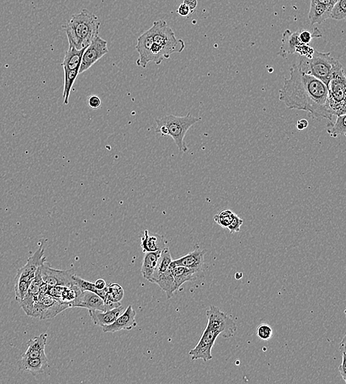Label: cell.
I'll return each mask as SVG.
<instances>
[{
    "mask_svg": "<svg viewBox=\"0 0 346 384\" xmlns=\"http://www.w3.org/2000/svg\"><path fill=\"white\" fill-rule=\"evenodd\" d=\"M279 99L288 109L305 111L317 121H333L334 116L327 105L328 87L321 80L303 72L297 65L290 68V78L284 79Z\"/></svg>",
    "mask_w": 346,
    "mask_h": 384,
    "instance_id": "1",
    "label": "cell"
},
{
    "mask_svg": "<svg viewBox=\"0 0 346 384\" xmlns=\"http://www.w3.org/2000/svg\"><path fill=\"white\" fill-rule=\"evenodd\" d=\"M100 26L97 16L84 8L74 14L62 28L65 30L69 45L81 50L87 48L99 36Z\"/></svg>",
    "mask_w": 346,
    "mask_h": 384,
    "instance_id": "2",
    "label": "cell"
},
{
    "mask_svg": "<svg viewBox=\"0 0 346 384\" xmlns=\"http://www.w3.org/2000/svg\"><path fill=\"white\" fill-rule=\"evenodd\" d=\"M340 65L341 63L333 58L330 52L315 51L310 58H302L297 65L303 72L313 76L328 87L334 71Z\"/></svg>",
    "mask_w": 346,
    "mask_h": 384,
    "instance_id": "3",
    "label": "cell"
},
{
    "mask_svg": "<svg viewBox=\"0 0 346 384\" xmlns=\"http://www.w3.org/2000/svg\"><path fill=\"white\" fill-rule=\"evenodd\" d=\"M200 119L201 118L192 116L188 112L185 116L166 115L163 118H157L155 121L157 124L164 125L167 128L168 136L172 137L180 153H185L188 150L184 141L185 135L188 129Z\"/></svg>",
    "mask_w": 346,
    "mask_h": 384,
    "instance_id": "4",
    "label": "cell"
},
{
    "mask_svg": "<svg viewBox=\"0 0 346 384\" xmlns=\"http://www.w3.org/2000/svg\"><path fill=\"white\" fill-rule=\"evenodd\" d=\"M327 105L333 116L346 113V78L343 66L340 65L334 71L328 84Z\"/></svg>",
    "mask_w": 346,
    "mask_h": 384,
    "instance_id": "5",
    "label": "cell"
},
{
    "mask_svg": "<svg viewBox=\"0 0 346 384\" xmlns=\"http://www.w3.org/2000/svg\"><path fill=\"white\" fill-rule=\"evenodd\" d=\"M148 30L154 42L161 45L169 56L175 52L180 53L185 49V42L176 37L174 32L164 20L154 22Z\"/></svg>",
    "mask_w": 346,
    "mask_h": 384,
    "instance_id": "6",
    "label": "cell"
},
{
    "mask_svg": "<svg viewBox=\"0 0 346 384\" xmlns=\"http://www.w3.org/2000/svg\"><path fill=\"white\" fill-rule=\"evenodd\" d=\"M208 328L215 331L219 335L225 338L234 336L237 326L234 321L227 314L220 310L216 306H211L206 312Z\"/></svg>",
    "mask_w": 346,
    "mask_h": 384,
    "instance_id": "7",
    "label": "cell"
},
{
    "mask_svg": "<svg viewBox=\"0 0 346 384\" xmlns=\"http://www.w3.org/2000/svg\"><path fill=\"white\" fill-rule=\"evenodd\" d=\"M68 308H71L70 304L61 302L46 293L36 302L29 316L40 320L50 319Z\"/></svg>",
    "mask_w": 346,
    "mask_h": 384,
    "instance_id": "8",
    "label": "cell"
},
{
    "mask_svg": "<svg viewBox=\"0 0 346 384\" xmlns=\"http://www.w3.org/2000/svg\"><path fill=\"white\" fill-rule=\"evenodd\" d=\"M41 277L44 282L50 286L69 287L75 284L74 271L52 268L47 260L40 266Z\"/></svg>",
    "mask_w": 346,
    "mask_h": 384,
    "instance_id": "9",
    "label": "cell"
},
{
    "mask_svg": "<svg viewBox=\"0 0 346 384\" xmlns=\"http://www.w3.org/2000/svg\"><path fill=\"white\" fill-rule=\"evenodd\" d=\"M108 52L109 49L107 42L98 36L84 51L80 66L79 74H83L90 69L95 63L104 56Z\"/></svg>",
    "mask_w": 346,
    "mask_h": 384,
    "instance_id": "10",
    "label": "cell"
},
{
    "mask_svg": "<svg viewBox=\"0 0 346 384\" xmlns=\"http://www.w3.org/2000/svg\"><path fill=\"white\" fill-rule=\"evenodd\" d=\"M218 336V334L215 331L206 326L198 344L190 351L189 355L191 357V360H197L201 359L205 362L212 360L211 351Z\"/></svg>",
    "mask_w": 346,
    "mask_h": 384,
    "instance_id": "11",
    "label": "cell"
},
{
    "mask_svg": "<svg viewBox=\"0 0 346 384\" xmlns=\"http://www.w3.org/2000/svg\"><path fill=\"white\" fill-rule=\"evenodd\" d=\"M44 254H45V249H44L43 242H42L39 249L28 258L27 263L23 268L18 270L16 277L24 280L27 282L31 283L34 280L38 268L46 261V257Z\"/></svg>",
    "mask_w": 346,
    "mask_h": 384,
    "instance_id": "12",
    "label": "cell"
},
{
    "mask_svg": "<svg viewBox=\"0 0 346 384\" xmlns=\"http://www.w3.org/2000/svg\"><path fill=\"white\" fill-rule=\"evenodd\" d=\"M136 314L132 306L129 305L112 325L102 327V332L113 333L121 331H131L137 325Z\"/></svg>",
    "mask_w": 346,
    "mask_h": 384,
    "instance_id": "13",
    "label": "cell"
},
{
    "mask_svg": "<svg viewBox=\"0 0 346 384\" xmlns=\"http://www.w3.org/2000/svg\"><path fill=\"white\" fill-rule=\"evenodd\" d=\"M205 250H201L200 248H196L189 254L183 256L179 259L173 260V263L179 266H183L185 268L194 270L199 274L204 275V254Z\"/></svg>",
    "mask_w": 346,
    "mask_h": 384,
    "instance_id": "14",
    "label": "cell"
},
{
    "mask_svg": "<svg viewBox=\"0 0 346 384\" xmlns=\"http://www.w3.org/2000/svg\"><path fill=\"white\" fill-rule=\"evenodd\" d=\"M72 307L86 308L88 310L106 311L104 301L99 295L90 291L81 292L71 305Z\"/></svg>",
    "mask_w": 346,
    "mask_h": 384,
    "instance_id": "15",
    "label": "cell"
},
{
    "mask_svg": "<svg viewBox=\"0 0 346 384\" xmlns=\"http://www.w3.org/2000/svg\"><path fill=\"white\" fill-rule=\"evenodd\" d=\"M124 310L125 308L121 305L109 310H89V313L95 325L104 327L112 325Z\"/></svg>",
    "mask_w": 346,
    "mask_h": 384,
    "instance_id": "16",
    "label": "cell"
},
{
    "mask_svg": "<svg viewBox=\"0 0 346 384\" xmlns=\"http://www.w3.org/2000/svg\"><path fill=\"white\" fill-rule=\"evenodd\" d=\"M48 366V359L46 355L36 358L22 357L19 361V368L20 371H26L31 373L33 376L43 373Z\"/></svg>",
    "mask_w": 346,
    "mask_h": 384,
    "instance_id": "17",
    "label": "cell"
},
{
    "mask_svg": "<svg viewBox=\"0 0 346 384\" xmlns=\"http://www.w3.org/2000/svg\"><path fill=\"white\" fill-rule=\"evenodd\" d=\"M300 43L301 42L299 39V31L292 32L287 29L283 34L282 45L280 48L278 55L283 58H287L291 54L296 53V48Z\"/></svg>",
    "mask_w": 346,
    "mask_h": 384,
    "instance_id": "18",
    "label": "cell"
},
{
    "mask_svg": "<svg viewBox=\"0 0 346 384\" xmlns=\"http://www.w3.org/2000/svg\"><path fill=\"white\" fill-rule=\"evenodd\" d=\"M172 274H173V280H174L176 290H179V287L182 284H185V282L196 281V280L202 278L204 277V275L194 271V270L176 265L173 267Z\"/></svg>",
    "mask_w": 346,
    "mask_h": 384,
    "instance_id": "19",
    "label": "cell"
},
{
    "mask_svg": "<svg viewBox=\"0 0 346 384\" xmlns=\"http://www.w3.org/2000/svg\"><path fill=\"white\" fill-rule=\"evenodd\" d=\"M332 7L327 6L317 0H311L309 18L311 24H321L330 18Z\"/></svg>",
    "mask_w": 346,
    "mask_h": 384,
    "instance_id": "20",
    "label": "cell"
},
{
    "mask_svg": "<svg viewBox=\"0 0 346 384\" xmlns=\"http://www.w3.org/2000/svg\"><path fill=\"white\" fill-rule=\"evenodd\" d=\"M48 341V334L42 333L32 338L27 342V350L22 357L36 358L45 356V346Z\"/></svg>",
    "mask_w": 346,
    "mask_h": 384,
    "instance_id": "21",
    "label": "cell"
},
{
    "mask_svg": "<svg viewBox=\"0 0 346 384\" xmlns=\"http://www.w3.org/2000/svg\"><path fill=\"white\" fill-rule=\"evenodd\" d=\"M165 248L164 238L157 233H150L148 230L144 231L141 237V248L143 252H156Z\"/></svg>",
    "mask_w": 346,
    "mask_h": 384,
    "instance_id": "22",
    "label": "cell"
},
{
    "mask_svg": "<svg viewBox=\"0 0 346 384\" xmlns=\"http://www.w3.org/2000/svg\"><path fill=\"white\" fill-rule=\"evenodd\" d=\"M85 49L86 48L78 50L73 45H69L68 50L66 52L64 61L62 62L64 71L79 70L83 54H84Z\"/></svg>",
    "mask_w": 346,
    "mask_h": 384,
    "instance_id": "23",
    "label": "cell"
},
{
    "mask_svg": "<svg viewBox=\"0 0 346 384\" xmlns=\"http://www.w3.org/2000/svg\"><path fill=\"white\" fill-rule=\"evenodd\" d=\"M161 251L156 252L145 253L144 260H143L142 268H141V274L144 279L148 280L149 282H151L153 275L157 268V262L160 257Z\"/></svg>",
    "mask_w": 346,
    "mask_h": 384,
    "instance_id": "24",
    "label": "cell"
},
{
    "mask_svg": "<svg viewBox=\"0 0 346 384\" xmlns=\"http://www.w3.org/2000/svg\"><path fill=\"white\" fill-rule=\"evenodd\" d=\"M174 265L175 264L172 262L169 270L163 275L160 276L155 282V284H157L161 288V290L166 293V297L169 299H171L176 291L173 274H172Z\"/></svg>",
    "mask_w": 346,
    "mask_h": 384,
    "instance_id": "25",
    "label": "cell"
},
{
    "mask_svg": "<svg viewBox=\"0 0 346 384\" xmlns=\"http://www.w3.org/2000/svg\"><path fill=\"white\" fill-rule=\"evenodd\" d=\"M172 262H173V259H172V254L169 251V248H163L161 251V254H160L158 262H157V268H156L155 272L151 279V282L155 283L159 277L169 270Z\"/></svg>",
    "mask_w": 346,
    "mask_h": 384,
    "instance_id": "26",
    "label": "cell"
},
{
    "mask_svg": "<svg viewBox=\"0 0 346 384\" xmlns=\"http://www.w3.org/2000/svg\"><path fill=\"white\" fill-rule=\"evenodd\" d=\"M346 115H340L336 116L335 121L333 120L328 123L325 129L330 137L336 138L339 136H346Z\"/></svg>",
    "mask_w": 346,
    "mask_h": 384,
    "instance_id": "27",
    "label": "cell"
},
{
    "mask_svg": "<svg viewBox=\"0 0 346 384\" xmlns=\"http://www.w3.org/2000/svg\"><path fill=\"white\" fill-rule=\"evenodd\" d=\"M74 280L75 285H76L81 292H93V293L99 295L104 302L107 299V285L103 290H98L96 285H95V283L90 282L87 281V280H83V279L77 277L75 274L74 276Z\"/></svg>",
    "mask_w": 346,
    "mask_h": 384,
    "instance_id": "28",
    "label": "cell"
},
{
    "mask_svg": "<svg viewBox=\"0 0 346 384\" xmlns=\"http://www.w3.org/2000/svg\"><path fill=\"white\" fill-rule=\"evenodd\" d=\"M64 84L63 98H64V105H67L69 103V99H70V96H71L73 86H74L76 78H78V76L79 75V70L64 71Z\"/></svg>",
    "mask_w": 346,
    "mask_h": 384,
    "instance_id": "29",
    "label": "cell"
},
{
    "mask_svg": "<svg viewBox=\"0 0 346 384\" xmlns=\"http://www.w3.org/2000/svg\"><path fill=\"white\" fill-rule=\"evenodd\" d=\"M81 292L79 288L75 284L72 286H69V287H63L60 300L61 302L70 304L71 307L73 302L78 297Z\"/></svg>",
    "mask_w": 346,
    "mask_h": 384,
    "instance_id": "30",
    "label": "cell"
},
{
    "mask_svg": "<svg viewBox=\"0 0 346 384\" xmlns=\"http://www.w3.org/2000/svg\"><path fill=\"white\" fill-rule=\"evenodd\" d=\"M124 297V290L121 285L116 284V283L107 285V299L106 300L118 303V302H121Z\"/></svg>",
    "mask_w": 346,
    "mask_h": 384,
    "instance_id": "31",
    "label": "cell"
},
{
    "mask_svg": "<svg viewBox=\"0 0 346 384\" xmlns=\"http://www.w3.org/2000/svg\"><path fill=\"white\" fill-rule=\"evenodd\" d=\"M235 215H236V214L233 211H232L231 210H223V211H220L218 214H217L214 217V220L221 227L227 229L230 226L231 222L233 221Z\"/></svg>",
    "mask_w": 346,
    "mask_h": 384,
    "instance_id": "32",
    "label": "cell"
},
{
    "mask_svg": "<svg viewBox=\"0 0 346 384\" xmlns=\"http://www.w3.org/2000/svg\"><path fill=\"white\" fill-rule=\"evenodd\" d=\"M346 17V0H337L331 8L330 18L334 20H345Z\"/></svg>",
    "mask_w": 346,
    "mask_h": 384,
    "instance_id": "33",
    "label": "cell"
},
{
    "mask_svg": "<svg viewBox=\"0 0 346 384\" xmlns=\"http://www.w3.org/2000/svg\"><path fill=\"white\" fill-rule=\"evenodd\" d=\"M30 284V283L16 277L14 289H15V299L17 302H20L24 299L28 291Z\"/></svg>",
    "mask_w": 346,
    "mask_h": 384,
    "instance_id": "34",
    "label": "cell"
},
{
    "mask_svg": "<svg viewBox=\"0 0 346 384\" xmlns=\"http://www.w3.org/2000/svg\"><path fill=\"white\" fill-rule=\"evenodd\" d=\"M322 36V33L318 30V28H315L312 33L307 31V30H301L299 31V39L300 42L306 45H309L312 39L315 38H321Z\"/></svg>",
    "mask_w": 346,
    "mask_h": 384,
    "instance_id": "35",
    "label": "cell"
},
{
    "mask_svg": "<svg viewBox=\"0 0 346 384\" xmlns=\"http://www.w3.org/2000/svg\"><path fill=\"white\" fill-rule=\"evenodd\" d=\"M256 335L260 339L263 340V341H269L272 337V329L267 324H261L257 328Z\"/></svg>",
    "mask_w": 346,
    "mask_h": 384,
    "instance_id": "36",
    "label": "cell"
},
{
    "mask_svg": "<svg viewBox=\"0 0 346 384\" xmlns=\"http://www.w3.org/2000/svg\"><path fill=\"white\" fill-rule=\"evenodd\" d=\"M315 52V50L311 48L306 44L300 43L296 48V53H299L302 56H304L306 58H310L312 54Z\"/></svg>",
    "mask_w": 346,
    "mask_h": 384,
    "instance_id": "37",
    "label": "cell"
},
{
    "mask_svg": "<svg viewBox=\"0 0 346 384\" xmlns=\"http://www.w3.org/2000/svg\"><path fill=\"white\" fill-rule=\"evenodd\" d=\"M242 224H243V220L237 214H236L233 221L231 222L227 229L230 233H237V232L240 231L241 226H242Z\"/></svg>",
    "mask_w": 346,
    "mask_h": 384,
    "instance_id": "38",
    "label": "cell"
},
{
    "mask_svg": "<svg viewBox=\"0 0 346 384\" xmlns=\"http://www.w3.org/2000/svg\"><path fill=\"white\" fill-rule=\"evenodd\" d=\"M62 286H50L48 285V292L47 294L55 299H61V292H62Z\"/></svg>",
    "mask_w": 346,
    "mask_h": 384,
    "instance_id": "39",
    "label": "cell"
},
{
    "mask_svg": "<svg viewBox=\"0 0 346 384\" xmlns=\"http://www.w3.org/2000/svg\"><path fill=\"white\" fill-rule=\"evenodd\" d=\"M101 104V101L100 98L96 96H93L89 98L88 105L92 109H98Z\"/></svg>",
    "mask_w": 346,
    "mask_h": 384,
    "instance_id": "40",
    "label": "cell"
},
{
    "mask_svg": "<svg viewBox=\"0 0 346 384\" xmlns=\"http://www.w3.org/2000/svg\"><path fill=\"white\" fill-rule=\"evenodd\" d=\"M342 352H343V360H342L341 364H340V367H339V371H340V375L343 378V381L346 382V350H343Z\"/></svg>",
    "mask_w": 346,
    "mask_h": 384,
    "instance_id": "41",
    "label": "cell"
},
{
    "mask_svg": "<svg viewBox=\"0 0 346 384\" xmlns=\"http://www.w3.org/2000/svg\"><path fill=\"white\" fill-rule=\"evenodd\" d=\"M177 13L181 17H186L189 15L191 12V10L189 9L188 6L185 4L182 3L179 5V8L177 9Z\"/></svg>",
    "mask_w": 346,
    "mask_h": 384,
    "instance_id": "42",
    "label": "cell"
},
{
    "mask_svg": "<svg viewBox=\"0 0 346 384\" xmlns=\"http://www.w3.org/2000/svg\"><path fill=\"white\" fill-rule=\"evenodd\" d=\"M183 3L185 4L189 8V9L191 10V12L192 13L195 10V8H197L198 2H197V0H184Z\"/></svg>",
    "mask_w": 346,
    "mask_h": 384,
    "instance_id": "43",
    "label": "cell"
},
{
    "mask_svg": "<svg viewBox=\"0 0 346 384\" xmlns=\"http://www.w3.org/2000/svg\"><path fill=\"white\" fill-rule=\"evenodd\" d=\"M308 125H309V122H308L307 120H299V121H297V129H298L299 131L303 130V129L307 128Z\"/></svg>",
    "mask_w": 346,
    "mask_h": 384,
    "instance_id": "44",
    "label": "cell"
},
{
    "mask_svg": "<svg viewBox=\"0 0 346 384\" xmlns=\"http://www.w3.org/2000/svg\"><path fill=\"white\" fill-rule=\"evenodd\" d=\"M95 285L98 290H103L106 287V282L102 279H99L95 282Z\"/></svg>",
    "mask_w": 346,
    "mask_h": 384,
    "instance_id": "45",
    "label": "cell"
}]
</instances>
